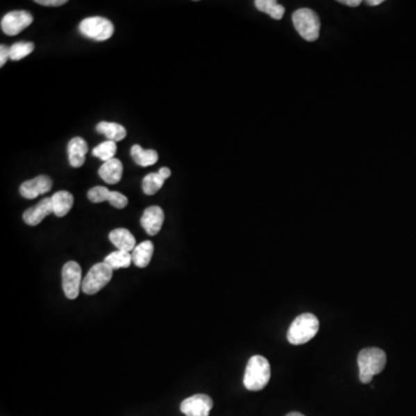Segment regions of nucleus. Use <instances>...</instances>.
Instances as JSON below:
<instances>
[{
	"instance_id": "obj_11",
	"label": "nucleus",
	"mask_w": 416,
	"mask_h": 416,
	"mask_svg": "<svg viewBox=\"0 0 416 416\" xmlns=\"http://www.w3.org/2000/svg\"><path fill=\"white\" fill-rule=\"evenodd\" d=\"M165 222V212L161 207L151 206L144 210L141 217V226L149 236H155L161 231Z\"/></svg>"
},
{
	"instance_id": "obj_21",
	"label": "nucleus",
	"mask_w": 416,
	"mask_h": 416,
	"mask_svg": "<svg viewBox=\"0 0 416 416\" xmlns=\"http://www.w3.org/2000/svg\"><path fill=\"white\" fill-rule=\"evenodd\" d=\"M255 6L260 12L269 14L274 20H280L285 15V7L280 5L276 0H256Z\"/></svg>"
},
{
	"instance_id": "obj_4",
	"label": "nucleus",
	"mask_w": 416,
	"mask_h": 416,
	"mask_svg": "<svg viewBox=\"0 0 416 416\" xmlns=\"http://www.w3.org/2000/svg\"><path fill=\"white\" fill-rule=\"evenodd\" d=\"M292 24L301 38L308 42H315L319 38L320 20L311 8H299L292 15Z\"/></svg>"
},
{
	"instance_id": "obj_18",
	"label": "nucleus",
	"mask_w": 416,
	"mask_h": 416,
	"mask_svg": "<svg viewBox=\"0 0 416 416\" xmlns=\"http://www.w3.org/2000/svg\"><path fill=\"white\" fill-rule=\"evenodd\" d=\"M97 130L99 133L106 135L109 140L115 142L123 140L128 135L126 128L123 125L110 123V122H101L97 124Z\"/></svg>"
},
{
	"instance_id": "obj_31",
	"label": "nucleus",
	"mask_w": 416,
	"mask_h": 416,
	"mask_svg": "<svg viewBox=\"0 0 416 416\" xmlns=\"http://www.w3.org/2000/svg\"><path fill=\"white\" fill-rule=\"evenodd\" d=\"M381 3H383V0H368L367 1V5L369 6H378Z\"/></svg>"
},
{
	"instance_id": "obj_28",
	"label": "nucleus",
	"mask_w": 416,
	"mask_h": 416,
	"mask_svg": "<svg viewBox=\"0 0 416 416\" xmlns=\"http://www.w3.org/2000/svg\"><path fill=\"white\" fill-rule=\"evenodd\" d=\"M8 58H10V48L6 45H0V66L1 67L5 66Z\"/></svg>"
},
{
	"instance_id": "obj_13",
	"label": "nucleus",
	"mask_w": 416,
	"mask_h": 416,
	"mask_svg": "<svg viewBox=\"0 0 416 416\" xmlns=\"http://www.w3.org/2000/svg\"><path fill=\"white\" fill-rule=\"evenodd\" d=\"M87 151H88V144L85 139L80 137L73 138L67 146L69 165H72L73 168L83 167L86 160Z\"/></svg>"
},
{
	"instance_id": "obj_1",
	"label": "nucleus",
	"mask_w": 416,
	"mask_h": 416,
	"mask_svg": "<svg viewBox=\"0 0 416 416\" xmlns=\"http://www.w3.org/2000/svg\"><path fill=\"white\" fill-rule=\"evenodd\" d=\"M358 363L360 381L363 384H369L372 383L374 376L378 375L385 368V351L381 348H365L358 354Z\"/></svg>"
},
{
	"instance_id": "obj_16",
	"label": "nucleus",
	"mask_w": 416,
	"mask_h": 416,
	"mask_svg": "<svg viewBox=\"0 0 416 416\" xmlns=\"http://www.w3.org/2000/svg\"><path fill=\"white\" fill-rule=\"evenodd\" d=\"M53 214L56 217H65L69 210H72L74 203V197L69 191H58L51 197Z\"/></svg>"
},
{
	"instance_id": "obj_17",
	"label": "nucleus",
	"mask_w": 416,
	"mask_h": 416,
	"mask_svg": "<svg viewBox=\"0 0 416 416\" xmlns=\"http://www.w3.org/2000/svg\"><path fill=\"white\" fill-rule=\"evenodd\" d=\"M153 253H154V244L151 241L142 242L140 244L137 245L135 250L132 251L133 264L140 269L147 267L151 263Z\"/></svg>"
},
{
	"instance_id": "obj_26",
	"label": "nucleus",
	"mask_w": 416,
	"mask_h": 416,
	"mask_svg": "<svg viewBox=\"0 0 416 416\" xmlns=\"http://www.w3.org/2000/svg\"><path fill=\"white\" fill-rule=\"evenodd\" d=\"M109 203H110L111 206L116 207L118 210H122V208H125V207L128 206V197H125L121 192L111 191L110 197H109Z\"/></svg>"
},
{
	"instance_id": "obj_7",
	"label": "nucleus",
	"mask_w": 416,
	"mask_h": 416,
	"mask_svg": "<svg viewBox=\"0 0 416 416\" xmlns=\"http://www.w3.org/2000/svg\"><path fill=\"white\" fill-rule=\"evenodd\" d=\"M83 269L76 262L66 263L62 271L63 289L69 299H76L83 288Z\"/></svg>"
},
{
	"instance_id": "obj_19",
	"label": "nucleus",
	"mask_w": 416,
	"mask_h": 416,
	"mask_svg": "<svg viewBox=\"0 0 416 416\" xmlns=\"http://www.w3.org/2000/svg\"><path fill=\"white\" fill-rule=\"evenodd\" d=\"M131 155L135 163L141 167H151L158 160V151L154 149H144L139 144H133Z\"/></svg>"
},
{
	"instance_id": "obj_20",
	"label": "nucleus",
	"mask_w": 416,
	"mask_h": 416,
	"mask_svg": "<svg viewBox=\"0 0 416 416\" xmlns=\"http://www.w3.org/2000/svg\"><path fill=\"white\" fill-rule=\"evenodd\" d=\"M104 263L115 271V269H128L131 266L133 260H132V255L130 252L116 250L104 258Z\"/></svg>"
},
{
	"instance_id": "obj_8",
	"label": "nucleus",
	"mask_w": 416,
	"mask_h": 416,
	"mask_svg": "<svg viewBox=\"0 0 416 416\" xmlns=\"http://www.w3.org/2000/svg\"><path fill=\"white\" fill-rule=\"evenodd\" d=\"M34 17L27 10H13L5 14L1 19V31L8 36L20 34L21 31L29 27Z\"/></svg>"
},
{
	"instance_id": "obj_32",
	"label": "nucleus",
	"mask_w": 416,
	"mask_h": 416,
	"mask_svg": "<svg viewBox=\"0 0 416 416\" xmlns=\"http://www.w3.org/2000/svg\"><path fill=\"white\" fill-rule=\"evenodd\" d=\"M285 416H306L303 415V414L297 413V412H292V413L287 414Z\"/></svg>"
},
{
	"instance_id": "obj_30",
	"label": "nucleus",
	"mask_w": 416,
	"mask_h": 416,
	"mask_svg": "<svg viewBox=\"0 0 416 416\" xmlns=\"http://www.w3.org/2000/svg\"><path fill=\"white\" fill-rule=\"evenodd\" d=\"M158 174H160V176H161L162 178L167 179L169 178V177H170V176H172V170H170V169L167 168V167H163V168L160 169V170H158Z\"/></svg>"
},
{
	"instance_id": "obj_15",
	"label": "nucleus",
	"mask_w": 416,
	"mask_h": 416,
	"mask_svg": "<svg viewBox=\"0 0 416 416\" xmlns=\"http://www.w3.org/2000/svg\"><path fill=\"white\" fill-rule=\"evenodd\" d=\"M99 175L108 184H117L121 182L123 176V163L116 158L104 162L99 170Z\"/></svg>"
},
{
	"instance_id": "obj_5",
	"label": "nucleus",
	"mask_w": 416,
	"mask_h": 416,
	"mask_svg": "<svg viewBox=\"0 0 416 416\" xmlns=\"http://www.w3.org/2000/svg\"><path fill=\"white\" fill-rule=\"evenodd\" d=\"M114 269L106 263H99L90 269L83 281V292L86 295H95L110 282Z\"/></svg>"
},
{
	"instance_id": "obj_3",
	"label": "nucleus",
	"mask_w": 416,
	"mask_h": 416,
	"mask_svg": "<svg viewBox=\"0 0 416 416\" xmlns=\"http://www.w3.org/2000/svg\"><path fill=\"white\" fill-rule=\"evenodd\" d=\"M319 330V320L313 313L299 315L289 327L287 338L292 344H303L311 340Z\"/></svg>"
},
{
	"instance_id": "obj_12",
	"label": "nucleus",
	"mask_w": 416,
	"mask_h": 416,
	"mask_svg": "<svg viewBox=\"0 0 416 416\" xmlns=\"http://www.w3.org/2000/svg\"><path fill=\"white\" fill-rule=\"evenodd\" d=\"M53 213V207H52L51 198H44L42 199L38 205L28 208L22 215L24 222L28 226H38L44 220L45 217Z\"/></svg>"
},
{
	"instance_id": "obj_10",
	"label": "nucleus",
	"mask_w": 416,
	"mask_h": 416,
	"mask_svg": "<svg viewBox=\"0 0 416 416\" xmlns=\"http://www.w3.org/2000/svg\"><path fill=\"white\" fill-rule=\"evenodd\" d=\"M51 188L52 179L49 176H38L21 184L20 194L26 199H35L38 196L49 192Z\"/></svg>"
},
{
	"instance_id": "obj_25",
	"label": "nucleus",
	"mask_w": 416,
	"mask_h": 416,
	"mask_svg": "<svg viewBox=\"0 0 416 416\" xmlns=\"http://www.w3.org/2000/svg\"><path fill=\"white\" fill-rule=\"evenodd\" d=\"M111 191L108 190L104 186H95L93 189L88 191V199L94 203H103V201H109Z\"/></svg>"
},
{
	"instance_id": "obj_9",
	"label": "nucleus",
	"mask_w": 416,
	"mask_h": 416,
	"mask_svg": "<svg viewBox=\"0 0 416 416\" xmlns=\"http://www.w3.org/2000/svg\"><path fill=\"white\" fill-rule=\"evenodd\" d=\"M213 408V400L207 394H194L181 403V412L185 416H208Z\"/></svg>"
},
{
	"instance_id": "obj_6",
	"label": "nucleus",
	"mask_w": 416,
	"mask_h": 416,
	"mask_svg": "<svg viewBox=\"0 0 416 416\" xmlns=\"http://www.w3.org/2000/svg\"><path fill=\"white\" fill-rule=\"evenodd\" d=\"M79 31L83 36L97 42L107 41L114 35L115 27L106 17H87L79 24Z\"/></svg>"
},
{
	"instance_id": "obj_22",
	"label": "nucleus",
	"mask_w": 416,
	"mask_h": 416,
	"mask_svg": "<svg viewBox=\"0 0 416 416\" xmlns=\"http://www.w3.org/2000/svg\"><path fill=\"white\" fill-rule=\"evenodd\" d=\"M165 184V179L162 178L158 172H151L144 176L142 179V190L144 194L147 196H153L158 192V190L161 189Z\"/></svg>"
},
{
	"instance_id": "obj_2",
	"label": "nucleus",
	"mask_w": 416,
	"mask_h": 416,
	"mask_svg": "<svg viewBox=\"0 0 416 416\" xmlns=\"http://www.w3.org/2000/svg\"><path fill=\"white\" fill-rule=\"evenodd\" d=\"M271 379V365L264 356L255 355L249 360L245 369L244 383L245 389L249 391H260L265 389Z\"/></svg>"
},
{
	"instance_id": "obj_27",
	"label": "nucleus",
	"mask_w": 416,
	"mask_h": 416,
	"mask_svg": "<svg viewBox=\"0 0 416 416\" xmlns=\"http://www.w3.org/2000/svg\"><path fill=\"white\" fill-rule=\"evenodd\" d=\"M35 3L42 6H62L67 1L66 0H35Z\"/></svg>"
},
{
	"instance_id": "obj_23",
	"label": "nucleus",
	"mask_w": 416,
	"mask_h": 416,
	"mask_svg": "<svg viewBox=\"0 0 416 416\" xmlns=\"http://www.w3.org/2000/svg\"><path fill=\"white\" fill-rule=\"evenodd\" d=\"M116 153H117V144L115 141L110 140L104 141L93 149L94 156L100 158L103 162L110 161L115 158Z\"/></svg>"
},
{
	"instance_id": "obj_14",
	"label": "nucleus",
	"mask_w": 416,
	"mask_h": 416,
	"mask_svg": "<svg viewBox=\"0 0 416 416\" xmlns=\"http://www.w3.org/2000/svg\"><path fill=\"white\" fill-rule=\"evenodd\" d=\"M109 240L117 248V250H121V251L131 252L137 247L135 236L131 234V231L125 228H117L111 231L109 234Z\"/></svg>"
},
{
	"instance_id": "obj_24",
	"label": "nucleus",
	"mask_w": 416,
	"mask_h": 416,
	"mask_svg": "<svg viewBox=\"0 0 416 416\" xmlns=\"http://www.w3.org/2000/svg\"><path fill=\"white\" fill-rule=\"evenodd\" d=\"M35 45L31 42H17L10 48V59L17 62L31 55L34 51Z\"/></svg>"
},
{
	"instance_id": "obj_29",
	"label": "nucleus",
	"mask_w": 416,
	"mask_h": 416,
	"mask_svg": "<svg viewBox=\"0 0 416 416\" xmlns=\"http://www.w3.org/2000/svg\"><path fill=\"white\" fill-rule=\"evenodd\" d=\"M339 3L346 5V6L358 7L361 5V0H340Z\"/></svg>"
}]
</instances>
